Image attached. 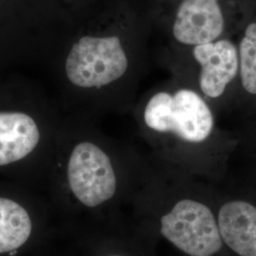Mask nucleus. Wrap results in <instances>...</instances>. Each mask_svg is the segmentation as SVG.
<instances>
[{
  "mask_svg": "<svg viewBox=\"0 0 256 256\" xmlns=\"http://www.w3.org/2000/svg\"><path fill=\"white\" fill-rule=\"evenodd\" d=\"M32 234V220L19 202L0 196V256L23 247Z\"/></svg>",
  "mask_w": 256,
  "mask_h": 256,
  "instance_id": "10",
  "label": "nucleus"
},
{
  "mask_svg": "<svg viewBox=\"0 0 256 256\" xmlns=\"http://www.w3.org/2000/svg\"><path fill=\"white\" fill-rule=\"evenodd\" d=\"M154 36L150 0H117L110 30L74 41L64 64L68 80L82 90H115L126 110H133Z\"/></svg>",
  "mask_w": 256,
  "mask_h": 256,
  "instance_id": "3",
  "label": "nucleus"
},
{
  "mask_svg": "<svg viewBox=\"0 0 256 256\" xmlns=\"http://www.w3.org/2000/svg\"><path fill=\"white\" fill-rule=\"evenodd\" d=\"M239 82L238 93L243 99H256V19L246 23L238 41Z\"/></svg>",
  "mask_w": 256,
  "mask_h": 256,
  "instance_id": "11",
  "label": "nucleus"
},
{
  "mask_svg": "<svg viewBox=\"0 0 256 256\" xmlns=\"http://www.w3.org/2000/svg\"><path fill=\"white\" fill-rule=\"evenodd\" d=\"M148 156L146 173L129 204L131 220L182 256H229L220 236L212 183Z\"/></svg>",
  "mask_w": 256,
  "mask_h": 256,
  "instance_id": "2",
  "label": "nucleus"
},
{
  "mask_svg": "<svg viewBox=\"0 0 256 256\" xmlns=\"http://www.w3.org/2000/svg\"><path fill=\"white\" fill-rule=\"evenodd\" d=\"M40 138L36 122L21 112H0V166L30 155Z\"/></svg>",
  "mask_w": 256,
  "mask_h": 256,
  "instance_id": "9",
  "label": "nucleus"
},
{
  "mask_svg": "<svg viewBox=\"0 0 256 256\" xmlns=\"http://www.w3.org/2000/svg\"><path fill=\"white\" fill-rule=\"evenodd\" d=\"M132 112L149 155L208 182L226 180L238 138L190 86L170 76L138 97Z\"/></svg>",
  "mask_w": 256,
  "mask_h": 256,
  "instance_id": "1",
  "label": "nucleus"
},
{
  "mask_svg": "<svg viewBox=\"0 0 256 256\" xmlns=\"http://www.w3.org/2000/svg\"><path fill=\"white\" fill-rule=\"evenodd\" d=\"M156 59L170 76L198 92L218 117L236 97L239 54L230 37L192 46L160 44Z\"/></svg>",
  "mask_w": 256,
  "mask_h": 256,
  "instance_id": "5",
  "label": "nucleus"
},
{
  "mask_svg": "<svg viewBox=\"0 0 256 256\" xmlns=\"http://www.w3.org/2000/svg\"><path fill=\"white\" fill-rule=\"evenodd\" d=\"M104 229L90 232L84 239L86 256H158V243L122 212L106 216Z\"/></svg>",
  "mask_w": 256,
  "mask_h": 256,
  "instance_id": "8",
  "label": "nucleus"
},
{
  "mask_svg": "<svg viewBox=\"0 0 256 256\" xmlns=\"http://www.w3.org/2000/svg\"><path fill=\"white\" fill-rule=\"evenodd\" d=\"M220 236L229 256H256V196L232 183H212Z\"/></svg>",
  "mask_w": 256,
  "mask_h": 256,
  "instance_id": "7",
  "label": "nucleus"
},
{
  "mask_svg": "<svg viewBox=\"0 0 256 256\" xmlns=\"http://www.w3.org/2000/svg\"><path fill=\"white\" fill-rule=\"evenodd\" d=\"M252 156L256 158V155L252 154ZM229 182L232 183L234 185L238 186L239 188L247 191V192H250L252 194H254V196H256V174L254 176H252L248 180H244V182H230L229 180H225Z\"/></svg>",
  "mask_w": 256,
  "mask_h": 256,
  "instance_id": "12",
  "label": "nucleus"
},
{
  "mask_svg": "<svg viewBox=\"0 0 256 256\" xmlns=\"http://www.w3.org/2000/svg\"><path fill=\"white\" fill-rule=\"evenodd\" d=\"M148 165L147 152L137 147L114 149L92 138L80 140L66 164L74 206L102 218L122 212L140 188Z\"/></svg>",
  "mask_w": 256,
  "mask_h": 256,
  "instance_id": "4",
  "label": "nucleus"
},
{
  "mask_svg": "<svg viewBox=\"0 0 256 256\" xmlns=\"http://www.w3.org/2000/svg\"><path fill=\"white\" fill-rule=\"evenodd\" d=\"M160 44L192 46L230 37L243 12L242 0H150Z\"/></svg>",
  "mask_w": 256,
  "mask_h": 256,
  "instance_id": "6",
  "label": "nucleus"
}]
</instances>
